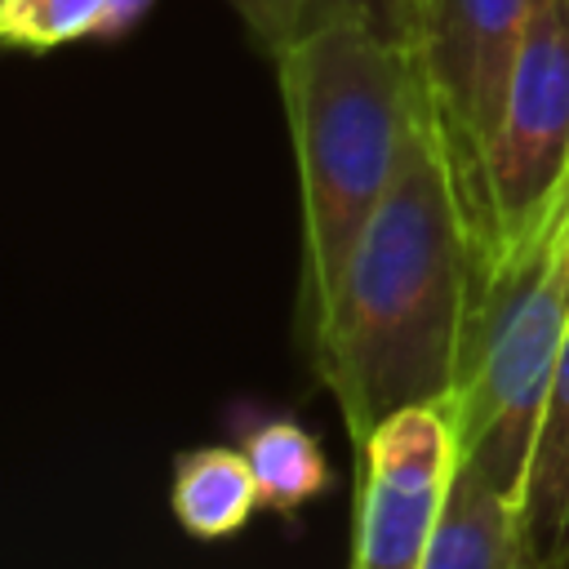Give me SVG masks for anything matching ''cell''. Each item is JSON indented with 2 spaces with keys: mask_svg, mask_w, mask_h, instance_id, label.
<instances>
[{
  "mask_svg": "<svg viewBox=\"0 0 569 569\" xmlns=\"http://www.w3.org/2000/svg\"><path fill=\"white\" fill-rule=\"evenodd\" d=\"M485 258L440 133L418 102L391 191L307 320L316 378L338 400L351 449L396 409L453 396Z\"/></svg>",
  "mask_w": 569,
  "mask_h": 569,
  "instance_id": "1",
  "label": "cell"
},
{
  "mask_svg": "<svg viewBox=\"0 0 569 569\" xmlns=\"http://www.w3.org/2000/svg\"><path fill=\"white\" fill-rule=\"evenodd\" d=\"M569 342V191L516 244L485 258L458 378V462L516 507L538 409Z\"/></svg>",
  "mask_w": 569,
  "mask_h": 569,
  "instance_id": "3",
  "label": "cell"
},
{
  "mask_svg": "<svg viewBox=\"0 0 569 569\" xmlns=\"http://www.w3.org/2000/svg\"><path fill=\"white\" fill-rule=\"evenodd\" d=\"M360 493L351 569H422L453 467L458 431L449 400L405 405L356 449Z\"/></svg>",
  "mask_w": 569,
  "mask_h": 569,
  "instance_id": "6",
  "label": "cell"
},
{
  "mask_svg": "<svg viewBox=\"0 0 569 569\" xmlns=\"http://www.w3.org/2000/svg\"><path fill=\"white\" fill-rule=\"evenodd\" d=\"M169 498L178 525L191 538H231L253 516V507H262L244 449H222V445L182 453L173 467Z\"/></svg>",
  "mask_w": 569,
  "mask_h": 569,
  "instance_id": "9",
  "label": "cell"
},
{
  "mask_svg": "<svg viewBox=\"0 0 569 569\" xmlns=\"http://www.w3.org/2000/svg\"><path fill=\"white\" fill-rule=\"evenodd\" d=\"M0 36L31 53L71 40H111V0H0Z\"/></svg>",
  "mask_w": 569,
  "mask_h": 569,
  "instance_id": "11",
  "label": "cell"
},
{
  "mask_svg": "<svg viewBox=\"0 0 569 569\" xmlns=\"http://www.w3.org/2000/svg\"><path fill=\"white\" fill-rule=\"evenodd\" d=\"M276 71L298 156L302 316L311 320L400 173L418 89L409 49L356 13H316L276 53Z\"/></svg>",
  "mask_w": 569,
  "mask_h": 569,
  "instance_id": "2",
  "label": "cell"
},
{
  "mask_svg": "<svg viewBox=\"0 0 569 569\" xmlns=\"http://www.w3.org/2000/svg\"><path fill=\"white\" fill-rule=\"evenodd\" d=\"M227 4L244 22V31L276 58L316 18V4L320 0H227Z\"/></svg>",
  "mask_w": 569,
  "mask_h": 569,
  "instance_id": "12",
  "label": "cell"
},
{
  "mask_svg": "<svg viewBox=\"0 0 569 569\" xmlns=\"http://www.w3.org/2000/svg\"><path fill=\"white\" fill-rule=\"evenodd\" d=\"M240 449H244V458L253 467L262 507L293 511V507L311 502L329 480L320 445L293 418H271V422L253 427Z\"/></svg>",
  "mask_w": 569,
  "mask_h": 569,
  "instance_id": "10",
  "label": "cell"
},
{
  "mask_svg": "<svg viewBox=\"0 0 569 569\" xmlns=\"http://www.w3.org/2000/svg\"><path fill=\"white\" fill-rule=\"evenodd\" d=\"M413 4H418V0H405V31H409V13H413Z\"/></svg>",
  "mask_w": 569,
  "mask_h": 569,
  "instance_id": "15",
  "label": "cell"
},
{
  "mask_svg": "<svg viewBox=\"0 0 569 569\" xmlns=\"http://www.w3.org/2000/svg\"><path fill=\"white\" fill-rule=\"evenodd\" d=\"M422 569H529L520 556L516 507L480 485L462 462L453 467Z\"/></svg>",
  "mask_w": 569,
  "mask_h": 569,
  "instance_id": "8",
  "label": "cell"
},
{
  "mask_svg": "<svg viewBox=\"0 0 569 569\" xmlns=\"http://www.w3.org/2000/svg\"><path fill=\"white\" fill-rule=\"evenodd\" d=\"M569 191V0H542L480 173L485 253L529 236Z\"/></svg>",
  "mask_w": 569,
  "mask_h": 569,
  "instance_id": "5",
  "label": "cell"
},
{
  "mask_svg": "<svg viewBox=\"0 0 569 569\" xmlns=\"http://www.w3.org/2000/svg\"><path fill=\"white\" fill-rule=\"evenodd\" d=\"M151 4H156V0H111V40L124 36L129 27H138Z\"/></svg>",
  "mask_w": 569,
  "mask_h": 569,
  "instance_id": "14",
  "label": "cell"
},
{
  "mask_svg": "<svg viewBox=\"0 0 569 569\" xmlns=\"http://www.w3.org/2000/svg\"><path fill=\"white\" fill-rule=\"evenodd\" d=\"M516 533L529 569H569V342L533 422Z\"/></svg>",
  "mask_w": 569,
  "mask_h": 569,
  "instance_id": "7",
  "label": "cell"
},
{
  "mask_svg": "<svg viewBox=\"0 0 569 569\" xmlns=\"http://www.w3.org/2000/svg\"><path fill=\"white\" fill-rule=\"evenodd\" d=\"M316 13H356L405 44V0H320Z\"/></svg>",
  "mask_w": 569,
  "mask_h": 569,
  "instance_id": "13",
  "label": "cell"
},
{
  "mask_svg": "<svg viewBox=\"0 0 569 569\" xmlns=\"http://www.w3.org/2000/svg\"><path fill=\"white\" fill-rule=\"evenodd\" d=\"M542 0H418L405 49L413 89L480 231V173L493 142L520 44ZM485 240V236H480Z\"/></svg>",
  "mask_w": 569,
  "mask_h": 569,
  "instance_id": "4",
  "label": "cell"
}]
</instances>
